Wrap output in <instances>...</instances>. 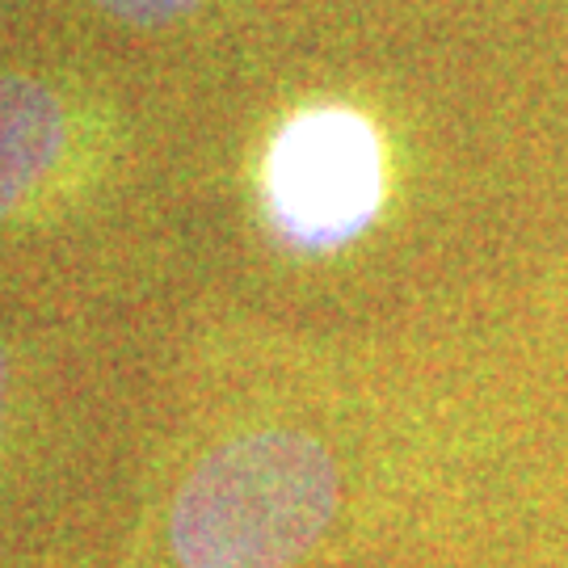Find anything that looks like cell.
Instances as JSON below:
<instances>
[{"mask_svg": "<svg viewBox=\"0 0 568 568\" xmlns=\"http://www.w3.org/2000/svg\"><path fill=\"white\" fill-rule=\"evenodd\" d=\"M262 190L291 244L337 248L354 241L387 190L379 131L349 105L300 110L265 152Z\"/></svg>", "mask_w": 568, "mask_h": 568, "instance_id": "obj_2", "label": "cell"}, {"mask_svg": "<svg viewBox=\"0 0 568 568\" xmlns=\"http://www.w3.org/2000/svg\"><path fill=\"white\" fill-rule=\"evenodd\" d=\"M63 148V105L39 81L0 77V220L39 185Z\"/></svg>", "mask_w": 568, "mask_h": 568, "instance_id": "obj_3", "label": "cell"}, {"mask_svg": "<svg viewBox=\"0 0 568 568\" xmlns=\"http://www.w3.org/2000/svg\"><path fill=\"white\" fill-rule=\"evenodd\" d=\"M0 417H4V354H0Z\"/></svg>", "mask_w": 568, "mask_h": 568, "instance_id": "obj_5", "label": "cell"}, {"mask_svg": "<svg viewBox=\"0 0 568 568\" xmlns=\"http://www.w3.org/2000/svg\"><path fill=\"white\" fill-rule=\"evenodd\" d=\"M98 4L126 26H164V21L182 18L194 0H98Z\"/></svg>", "mask_w": 568, "mask_h": 568, "instance_id": "obj_4", "label": "cell"}, {"mask_svg": "<svg viewBox=\"0 0 568 568\" xmlns=\"http://www.w3.org/2000/svg\"><path fill=\"white\" fill-rule=\"evenodd\" d=\"M337 501V464L312 434H236L206 450L173 497V565L291 568L325 539Z\"/></svg>", "mask_w": 568, "mask_h": 568, "instance_id": "obj_1", "label": "cell"}]
</instances>
